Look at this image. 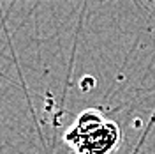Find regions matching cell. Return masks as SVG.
Masks as SVG:
<instances>
[{
    "mask_svg": "<svg viewBox=\"0 0 155 154\" xmlns=\"http://www.w3.org/2000/svg\"><path fill=\"white\" fill-rule=\"evenodd\" d=\"M120 128L99 110L88 108L64 135V142L76 154H113L120 145Z\"/></svg>",
    "mask_w": 155,
    "mask_h": 154,
    "instance_id": "6da1fadb",
    "label": "cell"
}]
</instances>
